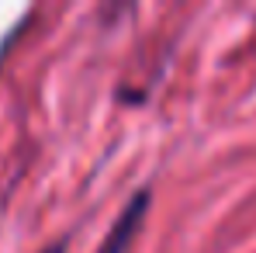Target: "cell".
Wrapping results in <instances>:
<instances>
[{
    "label": "cell",
    "instance_id": "1",
    "mask_svg": "<svg viewBox=\"0 0 256 253\" xmlns=\"http://www.w3.org/2000/svg\"><path fill=\"white\" fill-rule=\"evenodd\" d=\"M149 205H152V191H149V187H138L125 201V208L118 211L114 225L104 232L100 246L94 253H125L128 246H132V239L138 236V229H142V222H146V215H149Z\"/></svg>",
    "mask_w": 256,
    "mask_h": 253
},
{
    "label": "cell",
    "instance_id": "2",
    "mask_svg": "<svg viewBox=\"0 0 256 253\" xmlns=\"http://www.w3.org/2000/svg\"><path fill=\"white\" fill-rule=\"evenodd\" d=\"M45 253H66V243H52V246H48Z\"/></svg>",
    "mask_w": 256,
    "mask_h": 253
}]
</instances>
